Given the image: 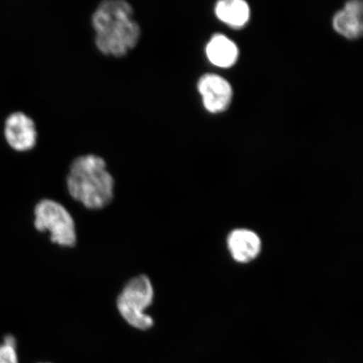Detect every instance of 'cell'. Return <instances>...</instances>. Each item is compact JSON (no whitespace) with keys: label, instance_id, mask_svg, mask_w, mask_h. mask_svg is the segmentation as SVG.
<instances>
[{"label":"cell","instance_id":"5","mask_svg":"<svg viewBox=\"0 0 363 363\" xmlns=\"http://www.w3.org/2000/svg\"><path fill=\"white\" fill-rule=\"evenodd\" d=\"M4 131L7 143L17 152L30 151L38 143L35 121L24 112L11 113L4 122Z\"/></svg>","mask_w":363,"mask_h":363},{"label":"cell","instance_id":"6","mask_svg":"<svg viewBox=\"0 0 363 363\" xmlns=\"http://www.w3.org/2000/svg\"><path fill=\"white\" fill-rule=\"evenodd\" d=\"M198 90L201 95L204 108L208 112H223L233 99V88L228 81L213 74H204L198 82Z\"/></svg>","mask_w":363,"mask_h":363},{"label":"cell","instance_id":"8","mask_svg":"<svg viewBox=\"0 0 363 363\" xmlns=\"http://www.w3.org/2000/svg\"><path fill=\"white\" fill-rule=\"evenodd\" d=\"M228 247L235 260L248 262L255 258L261 250V240L251 230L239 229L229 235Z\"/></svg>","mask_w":363,"mask_h":363},{"label":"cell","instance_id":"12","mask_svg":"<svg viewBox=\"0 0 363 363\" xmlns=\"http://www.w3.org/2000/svg\"><path fill=\"white\" fill-rule=\"evenodd\" d=\"M40 363H51V362H40Z\"/></svg>","mask_w":363,"mask_h":363},{"label":"cell","instance_id":"4","mask_svg":"<svg viewBox=\"0 0 363 363\" xmlns=\"http://www.w3.org/2000/svg\"><path fill=\"white\" fill-rule=\"evenodd\" d=\"M34 225L40 233L48 231L54 244L62 247H74L77 243L74 218L60 203L45 199L34 208Z\"/></svg>","mask_w":363,"mask_h":363},{"label":"cell","instance_id":"2","mask_svg":"<svg viewBox=\"0 0 363 363\" xmlns=\"http://www.w3.org/2000/svg\"><path fill=\"white\" fill-rule=\"evenodd\" d=\"M70 196L89 210H102L115 196V179L101 157L86 154L72 162L67 175Z\"/></svg>","mask_w":363,"mask_h":363},{"label":"cell","instance_id":"3","mask_svg":"<svg viewBox=\"0 0 363 363\" xmlns=\"http://www.w3.org/2000/svg\"><path fill=\"white\" fill-rule=\"evenodd\" d=\"M154 299V289L147 275H139L125 285L117 298L116 306L121 315L133 328L147 330L154 325V320L146 314Z\"/></svg>","mask_w":363,"mask_h":363},{"label":"cell","instance_id":"10","mask_svg":"<svg viewBox=\"0 0 363 363\" xmlns=\"http://www.w3.org/2000/svg\"><path fill=\"white\" fill-rule=\"evenodd\" d=\"M218 19L234 28H240L250 19V8L242 0H223L216 4Z\"/></svg>","mask_w":363,"mask_h":363},{"label":"cell","instance_id":"9","mask_svg":"<svg viewBox=\"0 0 363 363\" xmlns=\"http://www.w3.org/2000/svg\"><path fill=\"white\" fill-rule=\"evenodd\" d=\"M206 55L212 65L225 68L235 65L239 52L237 45L233 40L224 35L217 34L208 43Z\"/></svg>","mask_w":363,"mask_h":363},{"label":"cell","instance_id":"11","mask_svg":"<svg viewBox=\"0 0 363 363\" xmlns=\"http://www.w3.org/2000/svg\"><path fill=\"white\" fill-rule=\"evenodd\" d=\"M16 340L13 335H6L0 344V363H19L16 352Z\"/></svg>","mask_w":363,"mask_h":363},{"label":"cell","instance_id":"1","mask_svg":"<svg viewBox=\"0 0 363 363\" xmlns=\"http://www.w3.org/2000/svg\"><path fill=\"white\" fill-rule=\"evenodd\" d=\"M94 43L104 55L125 57L138 45L142 35L134 10L124 0H106L99 4L91 18Z\"/></svg>","mask_w":363,"mask_h":363},{"label":"cell","instance_id":"7","mask_svg":"<svg viewBox=\"0 0 363 363\" xmlns=\"http://www.w3.org/2000/svg\"><path fill=\"white\" fill-rule=\"evenodd\" d=\"M362 11V1L347 2L344 10L335 13L333 18L335 30L347 39L360 38L363 31Z\"/></svg>","mask_w":363,"mask_h":363}]
</instances>
